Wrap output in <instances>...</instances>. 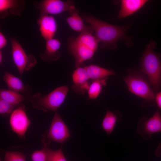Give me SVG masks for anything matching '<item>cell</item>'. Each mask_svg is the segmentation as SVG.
Wrapping results in <instances>:
<instances>
[{
	"label": "cell",
	"instance_id": "cell-1",
	"mask_svg": "<svg viewBox=\"0 0 161 161\" xmlns=\"http://www.w3.org/2000/svg\"><path fill=\"white\" fill-rule=\"evenodd\" d=\"M84 20L90 25L95 32V36L102 44V48L112 49L116 47L115 43L120 40H127V27L112 25L92 16L83 14Z\"/></svg>",
	"mask_w": 161,
	"mask_h": 161
},
{
	"label": "cell",
	"instance_id": "cell-2",
	"mask_svg": "<svg viewBox=\"0 0 161 161\" xmlns=\"http://www.w3.org/2000/svg\"><path fill=\"white\" fill-rule=\"evenodd\" d=\"M68 42L69 50L74 58L77 68L93 57L99 42L92 33L86 32L81 33L77 37H69Z\"/></svg>",
	"mask_w": 161,
	"mask_h": 161
},
{
	"label": "cell",
	"instance_id": "cell-3",
	"mask_svg": "<svg viewBox=\"0 0 161 161\" xmlns=\"http://www.w3.org/2000/svg\"><path fill=\"white\" fill-rule=\"evenodd\" d=\"M123 79L129 91L144 99L141 105L143 107H152L154 105L156 94L146 76L141 70L129 69L127 75Z\"/></svg>",
	"mask_w": 161,
	"mask_h": 161
},
{
	"label": "cell",
	"instance_id": "cell-4",
	"mask_svg": "<svg viewBox=\"0 0 161 161\" xmlns=\"http://www.w3.org/2000/svg\"><path fill=\"white\" fill-rule=\"evenodd\" d=\"M156 43L151 41L148 44L141 61V70L145 75L155 94L161 87V54L153 49Z\"/></svg>",
	"mask_w": 161,
	"mask_h": 161
},
{
	"label": "cell",
	"instance_id": "cell-5",
	"mask_svg": "<svg viewBox=\"0 0 161 161\" xmlns=\"http://www.w3.org/2000/svg\"><path fill=\"white\" fill-rule=\"evenodd\" d=\"M69 89L66 85L57 87L49 93L42 95L36 93L29 97L34 109L55 112L64 101Z\"/></svg>",
	"mask_w": 161,
	"mask_h": 161
},
{
	"label": "cell",
	"instance_id": "cell-6",
	"mask_svg": "<svg viewBox=\"0 0 161 161\" xmlns=\"http://www.w3.org/2000/svg\"><path fill=\"white\" fill-rule=\"evenodd\" d=\"M11 53L13 62L20 75L29 70L37 64V60L32 54L28 55L21 44L14 37L10 40Z\"/></svg>",
	"mask_w": 161,
	"mask_h": 161
},
{
	"label": "cell",
	"instance_id": "cell-7",
	"mask_svg": "<svg viewBox=\"0 0 161 161\" xmlns=\"http://www.w3.org/2000/svg\"><path fill=\"white\" fill-rule=\"evenodd\" d=\"M33 5L40 15L58 14L76 8L74 2L72 0H43L34 1Z\"/></svg>",
	"mask_w": 161,
	"mask_h": 161
},
{
	"label": "cell",
	"instance_id": "cell-8",
	"mask_svg": "<svg viewBox=\"0 0 161 161\" xmlns=\"http://www.w3.org/2000/svg\"><path fill=\"white\" fill-rule=\"evenodd\" d=\"M137 131L145 140H150L153 134L161 133V114L160 109L157 108L155 112L150 118L143 116L137 123Z\"/></svg>",
	"mask_w": 161,
	"mask_h": 161
},
{
	"label": "cell",
	"instance_id": "cell-9",
	"mask_svg": "<svg viewBox=\"0 0 161 161\" xmlns=\"http://www.w3.org/2000/svg\"><path fill=\"white\" fill-rule=\"evenodd\" d=\"M69 130L59 114L55 112L47 135L50 140L62 144L70 137Z\"/></svg>",
	"mask_w": 161,
	"mask_h": 161
},
{
	"label": "cell",
	"instance_id": "cell-10",
	"mask_svg": "<svg viewBox=\"0 0 161 161\" xmlns=\"http://www.w3.org/2000/svg\"><path fill=\"white\" fill-rule=\"evenodd\" d=\"M9 123L12 130L20 138H24L30 124V120L22 108L13 110L10 117Z\"/></svg>",
	"mask_w": 161,
	"mask_h": 161
},
{
	"label": "cell",
	"instance_id": "cell-11",
	"mask_svg": "<svg viewBox=\"0 0 161 161\" xmlns=\"http://www.w3.org/2000/svg\"><path fill=\"white\" fill-rule=\"evenodd\" d=\"M72 76L73 82L72 90L77 94H84L88 90L90 84L85 67H77Z\"/></svg>",
	"mask_w": 161,
	"mask_h": 161
},
{
	"label": "cell",
	"instance_id": "cell-12",
	"mask_svg": "<svg viewBox=\"0 0 161 161\" xmlns=\"http://www.w3.org/2000/svg\"><path fill=\"white\" fill-rule=\"evenodd\" d=\"M40 16L37 23L41 36L46 41L53 38L57 29L56 20L52 16Z\"/></svg>",
	"mask_w": 161,
	"mask_h": 161
},
{
	"label": "cell",
	"instance_id": "cell-13",
	"mask_svg": "<svg viewBox=\"0 0 161 161\" xmlns=\"http://www.w3.org/2000/svg\"><path fill=\"white\" fill-rule=\"evenodd\" d=\"M25 1L23 0H0V16L4 18L8 13L20 16L23 10Z\"/></svg>",
	"mask_w": 161,
	"mask_h": 161
},
{
	"label": "cell",
	"instance_id": "cell-14",
	"mask_svg": "<svg viewBox=\"0 0 161 161\" xmlns=\"http://www.w3.org/2000/svg\"><path fill=\"white\" fill-rule=\"evenodd\" d=\"M61 45V42L58 39L52 38L46 40L45 50L40 54V58L49 62L58 60L61 56L59 50Z\"/></svg>",
	"mask_w": 161,
	"mask_h": 161
},
{
	"label": "cell",
	"instance_id": "cell-15",
	"mask_svg": "<svg viewBox=\"0 0 161 161\" xmlns=\"http://www.w3.org/2000/svg\"><path fill=\"white\" fill-rule=\"evenodd\" d=\"M2 79L10 90L25 94L32 91L30 86L24 85L21 79L9 72H4Z\"/></svg>",
	"mask_w": 161,
	"mask_h": 161
},
{
	"label": "cell",
	"instance_id": "cell-16",
	"mask_svg": "<svg viewBox=\"0 0 161 161\" xmlns=\"http://www.w3.org/2000/svg\"><path fill=\"white\" fill-rule=\"evenodd\" d=\"M148 1L146 0H121L118 18L122 19L132 15L140 9Z\"/></svg>",
	"mask_w": 161,
	"mask_h": 161
},
{
	"label": "cell",
	"instance_id": "cell-17",
	"mask_svg": "<svg viewBox=\"0 0 161 161\" xmlns=\"http://www.w3.org/2000/svg\"><path fill=\"white\" fill-rule=\"evenodd\" d=\"M69 13L70 15L67 17L66 21L72 30L81 33L86 32L93 33L92 28L85 25L76 8L70 11Z\"/></svg>",
	"mask_w": 161,
	"mask_h": 161
},
{
	"label": "cell",
	"instance_id": "cell-18",
	"mask_svg": "<svg viewBox=\"0 0 161 161\" xmlns=\"http://www.w3.org/2000/svg\"><path fill=\"white\" fill-rule=\"evenodd\" d=\"M84 67L89 79L92 81L107 80L109 76L116 74L112 70L95 65L91 64Z\"/></svg>",
	"mask_w": 161,
	"mask_h": 161
},
{
	"label": "cell",
	"instance_id": "cell-19",
	"mask_svg": "<svg viewBox=\"0 0 161 161\" xmlns=\"http://www.w3.org/2000/svg\"><path fill=\"white\" fill-rule=\"evenodd\" d=\"M122 116L121 113L117 110L106 112L101 125L106 134H110L112 133L116 123L121 120Z\"/></svg>",
	"mask_w": 161,
	"mask_h": 161
},
{
	"label": "cell",
	"instance_id": "cell-20",
	"mask_svg": "<svg viewBox=\"0 0 161 161\" xmlns=\"http://www.w3.org/2000/svg\"><path fill=\"white\" fill-rule=\"evenodd\" d=\"M0 99L17 106L26 99L25 96L18 92L2 89L0 90Z\"/></svg>",
	"mask_w": 161,
	"mask_h": 161
},
{
	"label": "cell",
	"instance_id": "cell-21",
	"mask_svg": "<svg viewBox=\"0 0 161 161\" xmlns=\"http://www.w3.org/2000/svg\"><path fill=\"white\" fill-rule=\"evenodd\" d=\"M107 80L92 81L87 90L88 96L90 99H96L101 92L103 86L106 85Z\"/></svg>",
	"mask_w": 161,
	"mask_h": 161
},
{
	"label": "cell",
	"instance_id": "cell-22",
	"mask_svg": "<svg viewBox=\"0 0 161 161\" xmlns=\"http://www.w3.org/2000/svg\"><path fill=\"white\" fill-rule=\"evenodd\" d=\"M51 149L47 148L33 152L31 155L32 161H47Z\"/></svg>",
	"mask_w": 161,
	"mask_h": 161
},
{
	"label": "cell",
	"instance_id": "cell-23",
	"mask_svg": "<svg viewBox=\"0 0 161 161\" xmlns=\"http://www.w3.org/2000/svg\"><path fill=\"white\" fill-rule=\"evenodd\" d=\"M4 161H26L25 155L18 151H7L5 152Z\"/></svg>",
	"mask_w": 161,
	"mask_h": 161
},
{
	"label": "cell",
	"instance_id": "cell-24",
	"mask_svg": "<svg viewBox=\"0 0 161 161\" xmlns=\"http://www.w3.org/2000/svg\"><path fill=\"white\" fill-rule=\"evenodd\" d=\"M16 106L0 99V114L3 116L11 114Z\"/></svg>",
	"mask_w": 161,
	"mask_h": 161
},
{
	"label": "cell",
	"instance_id": "cell-25",
	"mask_svg": "<svg viewBox=\"0 0 161 161\" xmlns=\"http://www.w3.org/2000/svg\"><path fill=\"white\" fill-rule=\"evenodd\" d=\"M47 161H67L62 151V147L55 151L51 150Z\"/></svg>",
	"mask_w": 161,
	"mask_h": 161
},
{
	"label": "cell",
	"instance_id": "cell-26",
	"mask_svg": "<svg viewBox=\"0 0 161 161\" xmlns=\"http://www.w3.org/2000/svg\"><path fill=\"white\" fill-rule=\"evenodd\" d=\"M7 44V41L4 35L1 32H0V49L4 47Z\"/></svg>",
	"mask_w": 161,
	"mask_h": 161
},
{
	"label": "cell",
	"instance_id": "cell-27",
	"mask_svg": "<svg viewBox=\"0 0 161 161\" xmlns=\"http://www.w3.org/2000/svg\"><path fill=\"white\" fill-rule=\"evenodd\" d=\"M155 101L157 103V108L161 110V91L156 95Z\"/></svg>",
	"mask_w": 161,
	"mask_h": 161
},
{
	"label": "cell",
	"instance_id": "cell-28",
	"mask_svg": "<svg viewBox=\"0 0 161 161\" xmlns=\"http://www.w3.org/2000/svg\"><path fill=\"white\" fill-rule=\"evenodd\" d=\"M155 155L158 157H161V142L159 143L156 149Z\"/></svg>",
	"mask_w": 161,
	"mask_h": 161
},
{
	"label": "cell",
	"instance_id": "cell-29",
	"mask_svg": "<svg viewBox=\"0 0 161 161\" xmlns=\"http://www.w3.org/2000/svg\"><path fill=\"white\" fill-rule=\"evenodd\" d=\"M3 57L2 53L1 50L0 51V63L1 64L2 62Z\"/></svg>",
	"mask_w": 161,
	"mask_h": 161
}]
</instances>
